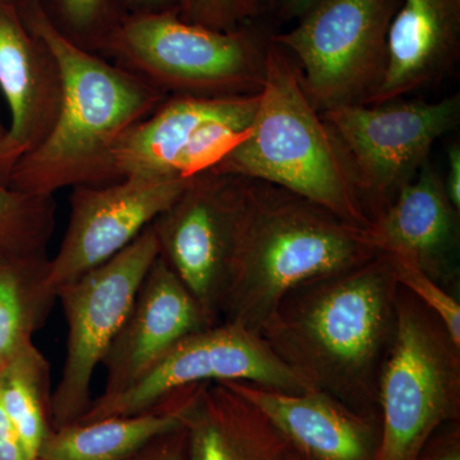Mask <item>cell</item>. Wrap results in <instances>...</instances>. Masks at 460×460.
Masks as SVG:
<instances>
[{
  "label": "cell",
  "instance_id": "4",
  "mask_svg": "<svg viewBox=\"0 0 460 460\" xmlns=\"http://www.w3.org/2000/svg\"><path fill=\"white\" fill-rule=\"evenodd\" d=\"M211 171L274 184L370 228L334 136L305 95L295 58L277 42L250 135Z\"/></svg>",
  "mask_w": 460,
  "mask_h": 460
},
{
  "label": "cell",
  "instance_id": "19",
  "mask_svg": "<svg viewBox=\"0 0 460 460\" xmlns=\"http://www.w3.org/2000/svg\"><path fill=\"white\" fill-rule=\"evenodd\" d=\"M460 57V0H402L387 35L385 71L366 105L443 83Z\"/></svg>",
  "mask_w": 460,
  "mask_h": 460
},
{
  "label": "cell",
  "instance_id": "16",
  "mask_svg": "<svg viewBox=\"0 0 460 460\" xmlns=\"http://www.w3.org/2000/svg\"><path fill=\"white\" fill-rule=\"evenodd\" d=\"M459 211L431 162L371 223L378 253L407 260L454 295L459 286Z\"/></svg>",
  "mask_w": 460,
  "mask_h": 460
},
{
  "label": "cell",
  "instance_id": "17",
  "mask_svg": "<svg viewBox=\"0 0 460 460\" xmlns=\"http://www.w3.org/2000/svg\"><path fill=\"white\" fill-rule=\"evenodd\" d=\"M256 405L305 460H376L380 417L361 413L320 390L295 394L228 381Z\"/></svg>",
  "mask_w": 460,
  "mask_h": 460
},
{
  "label": "cell",
  "instance_id": "12",
  "mask_svg": "<svg viewBox=\"0 0 460 460\" xmlns=\"http://www.w3.org/2000/svg\"><path fill=\"white\" fill-rule=\"evenodd\" d=\"M244 201V178L208 171L190 178L151 224L159 255L217 323L237 253Z\"/></svg>",
  "mask_w": 460,
  "mask_h": 460
},
{
  "label": "cell",
  "instance_id": "18",
  "mask_svg": "<svg viewBox=\"0 0 460 460\" xmlns=\"http://www.w3.org/2000/svg\"><path fill=\"white\" fill-rule=\"evenodd\" d=\"M186 429L187 460H286L289 444L256 405L226 383L172 396Z\"/></svg>",
  "mask_w": 460,
  "mask_h": 460
},
{
  "label": "cell",
  "instance_id": "15",
  "mask_svg": "<svg viewBox=\"0 0 460 460\" xmlns=\"http://www.w3.org/2000/svg\"><path fill=\"white\" fill-rule=\"evenodd\" d=\"M215 323L171 266L157 256L105 354L102 366L107 383L100 398L120 394L178 341Z\"/></svg>",
  "mask_w": 460,
  "mask_h": 460
},
{
  "label": "cell",
  "instance_id": "33",
  "mask_svg": "<svg viewBox=\"0 0 460 460\" xmlns=\"http://www.w3.org/2000/svg\"><path fill=\"white\" fill-rule=\"evenodd\" d=\"M286 460H305V459L302 458V456H299V454H296L295 452V450L292 449V447H290L289 452H288V454H287Z\"/></svg>",
  "mask_w": 460,
  "mask_h": 460
},
{
  "label": "cell",
  "instance_id": "34",
  "mask_svg": "<svg viewBox=\"0 0 460 460\" xmlns=\"http://www.w3.org/2000/svg\"><path fill=\"white\" fill-rule=\"evenodd\" d=\"M5 128H7V126H4L2 120V115H0V140H2L3 136H4Z\"/></svg>",
  "mask_w": 460,
  "mask_h": 460
},
{
  "label": "cell",
  "instance_id": "25",
  "mask_svg": "<svg viewBox=\"0 0 460 460\" xmlns=\"http://www.w3.org/2000/svg\"><path fill=\"white\" fill-rule=\"evenodd\" d=\"M60 20L66 27V35L69 39L77 36L75 44L81 38L100 47L108 33L117 25L111 20L113 2L111 0H56Z\"/></svg>",
  "mask_w": 460,
  "mask_h": 460
},
{
  "label": "cell",
  "instance_id": "22",
  "mask_svg": "<svg viewBox=\"0 0 460 460\" xmlns=\"http://www.w3.org/2000/svg\"><path fill=\"white\" fill-rule=\"evenodd\" d=\"M50 365L33 341L0 370V405L32 460L50 434Z\"/></svg>",
  "mask_w": 460,
  "mask_h": 460
},
{
  "label": "cell",
  "instance_id": "9",
  "mask_svg": "<svg viewBox=\"0 0 460 460\" xmlns=\"http://www.w3.org/2000/svg\"><path fill=\"white\" fill-rule=\"evenodd\" d=\"M159 253L155 232L148 226L113 259L58 288L68 332L65 363L51 392V429L78 422L89 410L93 375Z\"/></svg>",
  "mask_w": 460,
  "mask_h": 460
},
{
  "label": "cell",
  "instance_id": "13",
  "mask_svg": "<svg viewBox=\"0 0 460 460\" xmlns=\"http://www.w3.org/2000/svg\"><path fill=\"white\" fill-rule=\"evenodd\" d=\"M190 180L127 177L72 189L68 226L48 263L51 292L122 252L164 213Z\"/></svg>",
  "mask_w": 460,
  "mask_h": 460
},
{
  "label": "cell",
  "instance_id": "3",
  "mask_svg": "<svg viewBox=\"0 0 460 460\" xmlns=\"http://www.w3.org/2000/svg\"><path fill=\"white\" fill-rule=\"evenodd\" d=\"M377 255L370 228L274 184L246 180L241 234L220 321L259 332L293 288Z\"/></svg>",
  "mask_w": 460,
  "mask_h": 460
},
{
  "label": "cell",
  "instance_id": "7",
  "mask_svg": "<svg viewBox=\"0 0 460 460\" xmlns=\"http://www.w3.org/2000/svg\"><path fill=\"white\" fill-rule=\"evenodd\" d=\"M402 0H314L295 29L272 41L298 66L319 113L368 104L385 71L387 35Z\"/></svg>",
  "mask_w": 460,
  "mask_h": 460
},
{
  "label": "cell",
  "instance_id": "27",
  "mask_svg": "<svg viewBox=\"0 0 460 460\" xmlns=\"http://www.w3.org/2000/svg\"><path fill=\"white\" fill-rule=\"evenodd\" d=\"M414 460H460V420L436 429Z\"/></svg>",
  "mask_w": 460,
  "mask_h": 460
},
{
  "label": "cell",
  "instance_id": "2",
  "mask_svg": "<svg viewBox=\"0 0 460 460\" xmlns=\"http://www.w3.org/2000/svg\"><path fill=\"white\" fill-rule=\"evenodd\" d=\"M22 16L56 58L65 93L53 129L17 163L8 186L29 195L54 196L63 189L120 181L114 171L115 145L168 95L75 44L40 0H29Z\"/></svg>",
  "mask_w": 460,
  "mask_h": 460
},
{
  "label": "cell",
  "instance_id": "28",
  "mask_svg": "<svg viewBox=\"0 0 460 460\" xmlns=\"http://www.w3.org/2000/svg\"><path fill=\"white\" fill-rule=\"evenodd\" d=\"M131 460H187L186 429L181 428L156 438Z\"/></svg>",
  "mask_w": 460,
  "mask_h": 460
},
{
  "label": "cell",
  "instance_id": "31",
  "mask_svg": "<svg viewBox=\"0 0 460 460\" xmlns=\"http://www.w3.org/2000/svg\"><path fill=\"white\" fill-rule=\"evenodd\" d=\"M0 460H32L0 405Z\"/></svg>",
  "mask_w": 460,
  "mask_h": 460
},
{
  "label": "cell",
  "instance_id": "24",
  "mask_svg": "<svg viewBox=\"0 0 460 460\" xmlns=\"http://www.w3.org/2000/svg\"><path fill=\"white\" fill-rule=\"evenodd\" d=\"M385 256L392 263L398 286L404 288L420 304L426 305L441 321L453 341L460 345V305L456 295L447 292L444 287L407 260Z\"/></svg>",
  "mask_w": 460,
  "mask_h": 460
},
{
  "label": "cell",
  "instance_id": "26",
  "mask_svg": "<svg viewBox=\"0 0 460 460\" xmlns=\"http://www.w3.org/2000/svg\"><path fill=\"white\" fill-rule=\"evenodd\" d=\"M178 17L206 29L234 31L257 20V8L255 0H183Z\"/></svg>",
  "mask_w": 460,
  "mask_h": 460
},
{
  "label": "cell",
  "instance_id": "14",
  "mask_svg": "<svg viewBox=\"0 0 460 460\" xmlns=\"http://www.w3.org/2000/svg\"><path fill=\"white\" fill-rule=\"evenodd\" d=\"M0 93L9 124L0 140V183L47 138L62 108L65 84L56 58L13 3L0 0Z\"/></svg>",
  "mask_w": 460,
  "mask_h": 460
},
{
  "label": "cell",
  "instance_id": "5",
  "mask_svg": "<svg viewBox=\"0 0 460 460\" xmlns=\"http://www.w3.org/2000/svg\"><path fill=\"white\" fill-rule=\"evenodd\" d=\"M277 32L263 20L217 31L184 22L178 13L145 14L119 20L99 49L168 96H248L262 89Z\"/></svg>",
  "mask_w": 460,
  "mask_h": 460
},
{
  "label": "cell",
  "instance_id": "11",
  "mask_svg": "<svg viewBox=\"0 0 460 460\" xmlns=\"http://www.w3.org/2000/svg\"><path fill=\"white\" fill-rule=\"evenodd\" d=\"M257 105L259 93L228 98L169 95L115 145L118 180H190L211 171L246 140Z\"/></svg>",
  "mask_w": 460,
  "mask_h": 460
},
{
  "label": "cell",
  "instance_id": "6",
  "mask_svg": "<svg viewBox=\"0 0 460 460\" xmlns=\"http://www.w3.org/2000/svg\"><path fill=\"white\" fill-rule=\"evenodd\" d=\"M378 411L376 460H414L436 429L460 420V345L402 287L394 335L378 377Z\"/></svg>",
  "mask_w": 460,
  "mask_h": 460
},
{
  "label": "cell",
  "instance_id": "29",
  "mask_svg": "<svg viewBox=\"0 0 460 460\" xmlns=\"http://www.w3.org/2000/svg\"><path fill=\"white\" fill-rule=\"evenodd\" d=\"M314 0H255L257 18L279 27L296 20Z\"/></svg>",
  "mask_w": 460,
  "mask_h": 460
},
{
  "label": "cell",
  "instance_id": "8",
  "mask_svg": "<svg viewBox=\"0 0 460 460\" xmlns=\"http://www.w3.org/2000/svg\"><path fill=\"white\" fill-rule=\"evenodd\" d=\"M370 223L417 177L438 138L460 122V96L344 105L321 113Z\"/></svg>",
  "mask_w": 460,
  "mask_h": 460
},
{
  "label": "cell",
  "instance_id": "23",
  "mask_svg": "<svg viewBox=\"0 0 460 460\" xmlns=\"http://www.w3.org/2000/svg\"><path fill=\"white\" fill-rule=\"evenodd\" d=\"M56 223L54 196L29 195L0 183V259L48 257Z\"/></svg>",
  "mask_w": 460,
  "mask_h": 460
},
{
  "label": "cell",
  "instance_id": "30",
  "mask_svg": "<svg viewBox=\"0 0 460 460\" xmlns=\"http://www.w3.org/2000/svg\"><path fill=\"white\" fill-rule=\"evenodd\" d=\"M123 9L124 17L145 14L178 13L183 0H111Z\"/></svg>",
  "mask_w": 460,
  "mask_h": 460
},
{
  "label": "cell",
  "instance_id": "21",
  "mask_svg": "<svg viewBox=\"0 0 460 460\" xmlns=\"http://www.w3.org/2000/svg\"><path fill=\"white\" fill-rule=\"evenodd\" d=\"M48 263L49 257L0 259V370L32 341L57 302Z\"/></svg>",
  "mask_w": 460,
  "mask_h": 460
},
{
  "label": "cell",
  "instance_id": "1",
  "mask_svg": "<svg viewBox=\"0 0 460 460\" xmlns=\"http://www.w3.org/2000/svg\"><path fill=\"white\" fill-rule=\"evenodd\" d=\"M398 281L383 253L293 288L259 334L311 389L380 417L378 377L394 335Z\"/></svg>",
  "mask_w": 460,
  "mask_h": 460
},
{
  "label": "cell",
  "instance_id": "20",
  "mask_svg": "<svg viewBox=\"0 0 460 460\" xmlns=\"http://www.w3.org/2000/svg\"><path fill=\"white\" fill-rule=\"evenodd\" d=\"M181 428L183 423L168 401L146 413L51 429L39 460H131L156 438Z\"/></svg>",
  "mask_w": 460,
  "mask_h": 460
},
{
  "label": "cell",
  "instance_id": "32",
  "mask_svg": "<svg viewBox=\"0 0 460 460\" xmlns=\"http://www.w3.org/2000/svg\"><path fill=\"white\" fill-rule=\"evenodd\" d=\"M447 177L443 178L445 192L460 213V145L454 141L447 150Z\"/></svg>",
  "mask_w": 460,
  "mask_h": 460
},
{
  "label": "cell",
  "instance_id": "10",
  "mask_svg": "<svg viewBox=\"0 0 460 460\" xmlns=\"http://www.w3.org/2000/svg\"><path fill=\"white\" fill-rule=\"evenodd\" d=\"M228 381L295 394L314 390L281 361L259 332L220 321L181 339L120 394L93 401L78 422L146 413L159 410L187 387Z\"/></svg>",
  "mask_w": 460,
  "mask_h": 460
}]
</instances>
